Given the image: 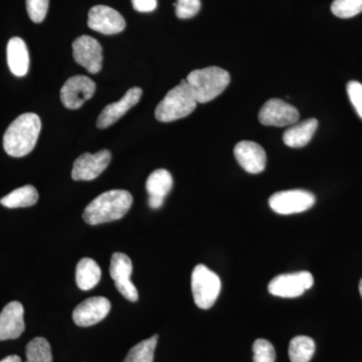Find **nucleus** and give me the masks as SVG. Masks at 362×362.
<instances>
[{"mask_svg":"<svg viewBox=\"0 0 362 362\" xmlns=\"http://www.w3.org/2000/svg\"><path fill=\"white\" fill-rule=\"evenodd\" d=\"M347 94L357 114L362 119V84L351 81L347 84Z\"/></svg>","mask_w":362,"mask_h":362,"instance_id":"obj_30","label":"nucleus"},{"mask_svg":"<svg viewBox=\"0 0 362 362\" xmlns=\"http://www.w3.org/2000/svg\"><path fill=\"white\" fill-rule=\"evenodd\" d=\"M197 105V99L189 85L187 80H182L180 85L169 90L156 107V118L160 122H173L190 115Z\"/></svg>","mask_w":362,"mask_h":362,"instance_id":"obj_4","label":"nucleus"},{"mask_svg":"<svg viewBox=\"0 0 362 362\" xmlns=\"http://www.w3.org/2000/svg\"><path fill=\"white\" fill-rule=\"evenodd\" d=\"M359 293H361V296L362 298V279L361 282H359Z\"/></svg>","mask_w":362,"mask_h":362,"instance_id":"obj_33","label":"nucleus"},{"mask_svg":"<svg viewBox=\"0 0 362 362\" xmlns=\"http://www.w3.org/2000/svg\"><path fill=\"white\" fill-rule=\"evenodd\" d=\"M25 362H52V347L44 337H35L25 347Z\"/></svg>","mask_w":362,"mask_h":362,"instance_id":"obj_25","label":"nucleus"},{"mask_svg":"<svg viewBox=\"0 0 362 362\" xmlns=\"http://www.w3.org/2000/svg\"><path fill=\"white\" fill-rule=\"evenodd\" d=\"M299 111L292 105L281 99H271L264 104L259 113V122L266 126L286 127L292 126L299 120Z\"/></svg>","mask_w":362,"mask_h":362,"instance_id":"obj_11","label":"nucleus"},{"mask_svg":"<svg viewBox=\"0 0 362 362\" xmlns=\"http://www.w3.org/2000/svg\"><path fill=\"white\" fill-rule=\"evenodd\" d=\"M132 204V195L127 190H109L88 204L83 218L90 226L118 221L129 211Z\"/></svg>","mask_w":362,"mask_h":362,"instance_id":"obj_1","label":"nucleus"},{"mask_svg":"<svg viewBox=\"0 0 362 362\" xmlns=\"http://www.w3.org/2000/svg\"><path fill=\"white\" fill-rule=\"evenodd\" d=\"M158 335L143 340L133 346L123 362H153Z\"/></svg>","mask_w":362,"mask_h":362,"instance_id":"obj_24","label":"nucleus"},{"mask_svg":"<svg viewBox=\"0 0 362 362\" xmlns=\"http://www.w3.org/2000/svg\"><path fill=\"white\" fill-rule=\"evenodd\" d=\"M315 197L302 189L276 192L269 199V206L279 214H294L308 211L315 204Z\"/></svg>","mask_w":362,"mask_h":362,"instance_id":"obj_7","label":"nucleus"},{"mask_svg":"<svg viewBox=\"0 0 362 362\" xmlns=\"http://www.w3.org/2000/svg\"><path fill=\"white\" fill-rule=\"evenodd\" d=\"M132 261L123 252H114L110 264V276L115 282L116 289L125 299L130 302L138 301V292L132 281Z\"/></svg>","mask_w":362,"mask_h":362,"instance_id":"obj_9","label":"nucleus"},{"mask_svg":"<svg viewBox=\"0 0 362 362\" xmlns=\"http://www.w3.org/2000/svg\"><path fill=\"white\" fill-rule=\"evenodd\" d=\"M221 289V279L206 266H195L192 274V291L194 303L199 308L207 310L218 300Z\"/></svg>","mask_w":362,"mask_h":362,"instance_id":"obj_5","label":"nucleus"},{"mask_svg":"<svg viewBox=\"0 0 362 362\" xmlns=\"http://www.w3.org/2000/svg\"><path fill=\"white\" fill-rule=\"evenodd\" d=\"M88 25L90 30L103 35H116L123 32L126 21L123 16L112 7L96 6L90 9Z\"/></svg>","mask_w":362,"mask_h":362,"instance_id":"obj_14","label":"nucleus"},{"mask_svg":"<svg viewBox=\"0 0 362 362\" xmlns=\"http://www.w3.org/2000/svg\"><path fill=\"white\" fill-rule=\"evenodd\" d=\"M23 304L13 301L4 306L0 313V341L16 339L23 334L25 329L23 320Z\"/></svg>","mask_w":362,"mask_h":362,"instance_id":"obj_17","label":"nucleus"},{"mask_svg":"<svg viewBox=\"0 0 362 362\" xmlns=\"http://www.w3.org/2000/svg\"><path fill=\"white\" fill-rule=\"evenodd\" d=\"M235 159L247 173L258 175L265 170L267 156L265 150L258 143L242 141L233 149Z\"/></svg>","mask_w":362,"mask_h":362,"instance_id":"obj_16","label":"nucleus"},{"mask_svg":"<svg viewBox=\"0 0 362 362\" xmlns=\"http://www.w3.org/2000/svg\"><path fill=\"white\" fill-rule=\"evenodd\" d=\"M254 362H275L276 351L273 344L266 339H257L252 344Z\"/></svg>","mask_w":362,"mask_h":362,"instance_id":"obj_27","label":"nucleus"},{"mask_svg":"<svg viewBox=\"0 0 362 362\" xmlns=\"http://www.w3.org/2000/svg\"><path fill=\"white\" fill-rule=\"evenodd\" d=\"M173 180L171 173L166 169H156L149 175L146 181V190L149 197L164 199L173 188Z\"/></svg>","mask_w":362,"mask_h":362,"instance_id":"obj_22","label":"nucleus"},{"mask_svg":"<svg viewBox=\"0 0 362 362\" xmlns=\"http://www.w3.org/2000/svg\"><path fill=\"white\" fill-rule=\"evenodd\" d=\"M7 64L9 70L16 77H23L30 68V54L25 40L21 37L9 40L6 49Z\"/></svg>","mask_w":362,"mask_h":362,"instance_id":"obj_18","label":"nucleus"},{"mask_svg":"<svg viewBox=\"0 0 362 362\" xmlns=\"http://www.w3.org/2000/svg\"><path fill=\"white\" fill-rule=\"evenodd\" d=\"M185 80L197 103L206 104L226 89L230 83V76L228 71L218 66H209L190 71Z\"/></svg>","mask_w":362,"mask_h":362,"instance_id":"obj_3","label":"nucleus"},{"mask_svg":"<svg viewBox=\"0 0 362 362\" xmlns=\"http://www.w3.org/2000/svg\"><path fill=\"white\" fill-rule=\"evenodd\" d=\"M142 90L140 88H131L124 95L120 101L109 104L105 107L97 120V127L100 129H106L110 127L117 121L120 120L131 108L136 106L142 96Z\"/></svg>","mask_w":362,"mask_h":362,"instance_id":"obj_15","label":"nucleus"},{"mask_svg":"<svg viewBox=\"0 0 362 362\" xmlns=\"http://www.w3.org/2000/svg\"><path fill=\"white\" fill-rule=\"evenodd\" d=\"M73 56L76 63L90 74L99 73L103 66L102 45L89 35H82L73 42Z\"/></svg>","mask_w":362,"mask_h":362,"instance_id":"obj_10","label":"nucleus"},{"mask_svg":"<svg viewBox=\"0 0 362 362\" xmlns=\"http://www.w3.org/2000/svg\"><path fill=\"white\" fill-rule=\"evenodd\" d=\"M37 201H39V192L37 188L33 185H25L2 197L0 199V204L7 209H18V207L35 206Z\"/></svg>","mask_w":362,"mask_h":362,"instance_id":"obj_21","label":"nucleus"},{"mask_svg":"<svg viewBox=\"0 0 362 362\" xmlns=\"http://www.w3.org/2000/svg\"><path fill=\"white\" fill-rule=\"evenodd\" d=\"M132 6L138 13H151L156 11L157 0H132Z\"/></svg>","mask_w":362,"mask_h":362,"instance_id":"obj_31","label":"nucleus"},{"mask_svg":"<svg viewBox=\"0 0 362 362\" xmlns=\"http://www.w3.org/2000/svg\"><path fill=\"white\" fill-rule=\"evenodd\" d=\"M42 129L40 118L35 113H25L8 126L4 136V148L9 156L23 157L37 144Z\"/></svg>","mask_w":362,"mask_h":362,"instance_id":"obj_2","label":"nucleus"},{"mask_svg":"<svg viewBox=\"0 0 362 362\" xmlns=\"http://www.w3.org/2000/svg\"><path fill=\"white\" fill-rule=\"evenodd\" d=\"M331 11L340 18H350L362 13V0H334Z\"/></svg>","mask_w":362,"mask_h":362,"instance_id":"obj_26","label":"nucleus"},{"mask_svg":"<svg viewBox=\"0 0 362 362\" xmlns=\"http://www.w3.org/2000/svg\"><path fill=\"white\" fill-rule=\"evenodd\" d=\"M0 362H21V359L18 356H9L0 361Z\"/></svg>","mask_w":362,"mask_h":362,"instance_id":"obj_32","label":"nucleus"},{"mask_svg":"<svg viewBox=\"0 0 362 362\" xmlns=\"http://www.w3.org/2000/svg\"><path fill=\"white\" fill-rule=\"evenodd\" d=\"M96 83L86 76H74L61 89L62 103L66 108L77 110L94 96Z\"/></svg>","mask_w":362,"mask_h":362,"instance_id":"obj_8","label":"nucleus"},{"mask_svg":"<svg viewBox=\"0 0 362 362\" xmlns=\"http://www.w3.org/2000/svg\"><path fill=\"white\" fill-rule=\"evenodd\" d=\"M315 341L311 337L299 335L293 338L289 344V358L291 362H309L315 354Z\"/></svg>","mask_w":362,"mask_h":362,"instance_id":"obj_23","label":"nucleus"},{"mask_svg":"<svg viewBox=\"0 0 362 362\" xmlns=\"http://www.w3.org/2000/svg\"><path fill=\"white\" fill-rule=\"evenodd\" d=\"M313 284L314 278L310 272L283 274L271 281L268 291L274 296L297 298L302 296Z\"/></svg>","mask_w":362,"mask_h":362,"instance_id":"obj_6","label":"nucleus"},{"mask_svg":"<svg viewBox=\"0 0 362 362\" xmlns=\"http://www.w3.org/2000/svg\"><path fill=\"white\" fill-rule=\"evenodd\" d=\"M101 276V269L94 259L83 258L78 262L76 269V283L78 289L89 291L99 284Z\"/></svg>","mask_w":362,"mask_h":362,"instance_id":"obj_20","label":"nucleus"},{"mask_svg":"<svg viewBox=\"0 0 362 362\" xmlns=\"http://www.w3.org/2000/svg\"><path fill=\"white\" fill-rule=\"evenodd\" d=\"M111 310V302L105 297H90L78 305L73 320L80 327H89L101 322Z\"/></svg>","mask_w":362,"mask_h":362,"instance_id":"obj_13","label":"nucleus"},{"mask_svg":"<svg viewBox=\"0 0 362 362\" xmlns=\"http://www.w3.org/2000/svg\"><path fill=\"white\" fill-rule=\"evenodd\" d=\"M112 159L109 150H100L95 154L84 153L74 162L71 178L74 180H93L108 168Z\"/></svg>","mask_w":362,"mask_h":362,"instance_id":"obj_12","label":"nucleus"},{"mask_svg":"<svg viewBox=\"0 0 362 362\" xmlns=\"http://www.w3.org/2000/svg\"><path fill=\"white\" fill-rule=\"evenodd\" d=\"M176 16L180 20L194 18L202 8L201 0H177L175 4Z\"/></svg>","mask_w":362,"mask_h":362,"instance_id":"obj_28","label":"nucleus"},{"mask_svg":"<svg viewBox=\"0 0 362 362\" xmlns=\"http://www.w3.org/2000/svg\"><path fill=\"white\" fill-rule=\"evenodd\" d=\"M317 127H318V121L314 118L307 119L303 122H297L285 131L283 140L287 146L292 148H301L311 141Z\"/></svg>","mask_w":362,"mask_h":362,"instance_id":"obj_19","label":"nucleus"},{"mask_svg":"<svg viewBox=\"0 0 362 362\" xmlns=\"http://www.w3.org/2000/svg\"><path fill=\"white\" fill-rule=\"evenodd\" d=\"M26 11L30 20L35 23L44 21L49 11V0H25Z\"/></svg>","mask_w":362,"mask_h":362,"instance_id":"obj_29","label":"nucleus"}]
</instances>
